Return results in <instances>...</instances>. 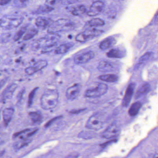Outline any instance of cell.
I'll return each instance as SVG.
<instances>
[{
  "label": "cell",
  "mask_w": 158,
  "mask_h": 158,
  "mask_svg": "<svg viewBox=\"0 0 158 158\" xmlns=\"http://www.w3.org/2000/svg\"><path fill=\"white\" fill-rule=\"evenodd\" d=\"M59 118H60V117L58 116V117H55V118H53V119H52L50 121H49L48 123H47L46 125H45V127H48L50 126L53 123V122H55L56 120H57V119H59Z\"/></svg>",
  "instance_id": "cell-35"
},
{
  "label": "cell",
  "mask_w": 158,
  "mask_h": 158,
  "mask_svg": "<svg viewBox=\"0 0 158 158\" xmlns=\"http://www.w3.org/2000/svg\"><path fill=\"white\" fill-rule=\"evenodd\" d=\"M23 20L24 19L23 17L11 18L10 19L9 23L5 27V28L7 30H10L16 28L22 24Z\"/></svg>",
  "instance_id": "cell-16"
},
{
  "label": "cell",
  "mask_w": 158,
  "mask_h": 158,
  "mask_svg": "<svg viewBox=\"0 0 158 158\" xmlns=\"http://www.w3.org/2000/svg\"><path fill=\"white\" fill-rule=\"evenodd\" d=\"M109 58L112 59H122L125 56L126 53L123 51L119 49H112L107 53Z\"/></svg>",
  "instance_id": "cell-17"
},
{
  "label": "cell",
  "mask_w": 158,
  "mask_h": 158,
  "mask_svg": "<svg viewBox=\"0 0 158 158\" xmlns=\"http://www.w3.org/2000/svg\"><path fill=\"white\" fill-rule=\"evenodd\" d=\"M18 88V85L15 83L10 84L5 88L2 94V100L3 102H5L11 98L16 89Z\"/></svg>",
  "instance_id": "cell-12"
},
{
  "label": "cell",
  "mask_w": 158,
  "mask_h": 158,
  "mask_svg": "<svg viewBox=\"0 0 158 158\" xmlns=\"http://www.w3.org/2000/svg\"><path fill=\"white\" fill-rule=\"evenodd\" d=\"M39 87H35L30 92L29 95H28V100H27V105L28 107H31L33 103L34 98L37 91L38 90Z\"/></svg>",
  "instance_id": "cell-31"
},
{
  "label": "cell",
  "mask_w": 158,
  "mask_h": 158,
  "mask_svg": "<svg viewBox=\"0 0 158 158\" xmlns=\"http://www.w3.org/2000/svg\"><path fill=\"white\" fill-rule=\"evenodd\" d=\"M4 21L3 19H0V27L3 26V24H4Z\"/></svg>",
  "instance_id": "cell-39"
},
{
  "label": "cell",
  "mask_w": 158,
  "mask_h": 158,
  "mask_svg": "<svg viewBox=\"0 0 158 158\" xmlns=\"http://www.w3.org/2000/svg\"><path fill=\"white\" fill-rule=\"evenodd\" d=\"M11 2L10 0H0V6H4L7 5Z\"/></svg>",
  "instance_id": "cell-37"
},
{
  "label": "cell",
  "mask_w": 158,
  "mask_h": 158,
  "mask_svg": "<svg viewBox=\"0 0 158 158\" xmlns=\"http://www.w3.org/2000/svg\"><path fill=\"white\" fill-rule=\"evenodd\" d=\"M151 52H148L145 53V54L141 56L140 59H139V60L138 62V64H141L147 62V61L150 58L152 55Z\"/></svg>",
  "instance_id": "cell-33"
},
{
  "label": "cell",
  "mask_w": 158,
  "mask_h": 158,
  "mask_svg": "<svg viewBox=\"0 0 158 158\" xmlns=\"http://www.w3.org/2000/svg\"><path fill=\"white\" fill-rule=\"evenodd\" d=\"M25 92V89H22L21 91L19 92V94H18V96H17V98H18V100L20 101L21 100V99L23 98V94H24Z\"/></svg>",
  "instance_id": "cell-36"
},
{
  "label": "cell",
  "mask_w": 158,
  "mask_h": 158,
  "mask_svg": "<svg viewBox=\"0 0 158 158\" xmlns=\"http://www.w3.org/2000/svg\"><path fill=\"white\" fill-rule=\"evenodd\" d=\"M38 32V30L36 28H32L28 30L27 32H26L25 34L23 37V40L26 41L30 40L33 38L35 36L37 35Z\"/></svg>",
  "instance_id": "cell-27"
},
{
  "label": "cell",
  "mask_w": 158,
  "mask_h": 158,
  "mask_svg": "<svg viewBox=\"0 0 158 158\" xmlns=\"http://www.w3.org/2000/svg\"><path fill=\"white\" fill-rule=\"evenodd\" d=\"M135 86V84L134 83H130L127 86V88L126 90L125 94L122 102V105L123 107H127L130 103L132 96L134 94Z\"/></svg>",
  "instance_id": "cell-10"
},
{
  "label": "cell",
  "mask_w": 158,
  "mask_h": 158,
  "mask_svg": "<svg viewBox=\"0 0 158 158\" xmlns=\"http://www.w3.org/2000/svg\"><path fill=\"white\" fill-rule=\"evenodd\" d=\"M116 43V40L113 37H109L101 42L99 48L102 50H105L112 48Z\"/></svg>",
  "instance_id": "cell-18"
},
{
  "label": "cell",
  "mask_w": 158,
  "mask_h": 158,
  "mask_svg": "<svg viewBox=\"0 0 158 158\" xmlns=\"http://www.w3.org/2000/svg\"><path fill=\"white\" fill-rule=\"evenodd\" d=\"M104 4L102 2L97 1L93 2L89 10L86 12L88 16H94L101 13L104 9Z\"/></svg>",
  "instance_id": "cell-8"
},
{
  "label": "cell",
  "mask_w": 158,
  "mask_h": 158,
  "mask_svg": "<svg viewBox=\"0 0 158 158\" xmlns=\"http://www.w3.org/2000/svg\"><path fill=\"white\" fill-rule=\"evenodd\" d=\"M59 94L57 89H47L40 99L41 107L45 110L54 109L59 103Z\"/></svg>",
  "instance_id": "cell-2"
},
{
  "label": "cell",
  "mask_w": 158,
  "mask_h": 158,
  "mask_svg": "<svg viewBox=\"0 0 158 158\" xmlns=\"http://www.w3.org/2000/svg\"><path fill=\"white\" fill-rule=\"evenodd\" d=\"M10 36L11 35L10 34V33H7V34L2 35L0 39L1 42H2V43H6V42H8Z\"/></svg>",
  "instance_id": "cell-34"
},
{
  "label": "cell",
  "mask_w": 158,
  "mask_h": 158,
  "mask_svg": "<svg viewBox=\"0 0 158 158\" xmlns=\"http://www.w3.org/2000/svg\"><path fill=\"white\" fill-rule=\"evenodd\" d=\"M104 124V119L102 115L99 114H95L91 115L87 122L86 127L91 130L100 129Z\"/></svg>",
  "instance_id": "cell-6"
},
{
  "label": "cell",
  "mask_w": 158,
  "mask_h": 158,
  "mask_svg": "<svg viewBox=\"0 0 158 158\" xmlns=\"http://www.w3.org/2000/svg\"><path fill=\"white\" fill-rule=\"evenodd\" d=\"M98 69L100 72L107 73L112 72L113 70L114 66L110 62L102 61L99 63Z\"/></svg>",
  "instance_id": "cell-19"
},
{
  "label": "cell",
  "mask_w": 158,
  "mask_h": 158,
  "mask_svg": "<svg viewBox=\"0 0 158 158\" xmlns=\"http://www.w3.org/2000/svg\"><path fill=\"white\" fill-rule=\"evenodd\" d=\"M151 90V87L148 83H145L141 85L137 90L135 95V98H139L145 95H147Z\"/></svg>",
  "instance_id": "cell-14"
},
{
  "label": "cell",
  "mask_w": 158,
  "mask_h": 158,
  "mask_svg": "<svg viewBox=\"0 0 158 158\" xmlns=\"http://www.w3.org/2000/svg\"><path fill=\"white\" fill-rule=\"evenodd\" d=\"M103 33L102 30L99 29H89L79 33L76 37L75 40L77 42L83 43L93 38L100 35Z\"/></svg>",
  "instance_id": "cell-5"
},
{
  "label": "cell",
  "mask_w": 158,
  "mask_h": 158,
  "mask_svg": "<svg viewBox=\"0 0 158 158\" xmlns=\"http://www.w3.org/2000/svg\"><path fill=\"white\" fill-rule=\"evenodd\" d=\"M81 86L78 84H76L67 89L66 91V97L68 100H73L78 97Z\"/></svg>",
  "instance_id": "cell-11"
},
{
  "label": "cell",
  "mask_w": 158,
  "mask_h": 158,
  "mask_svg": "<svg viewBox=\"0 0 158 158\" xmlns=\"http://www.w3.org/2000/svg\"><path fill=\"white\" fill-rule=\"evenodd\" d=\"M88 24L90 27H98L104 26L105 22L100 18H94L89 21Z\"/></svg>",
  "instance_id": "cell-26"
},
{
  "label": "cell",
  "mask_w": 158,
  "mask_h": 158,
  "mask_svg": "<svg viewBox=\"0 0 158 158\" xmlns=\"http://www.w3.org/2000/svg\"><path fill=\"white\" fill-rule=\"evenodd\" d=\"M28 2V1H15L13 2V5L16 8H23L26 7Z\"/></svg>",
  "instance_id": "cell-32"
},
{
  "label": "cell",
  "mask_w": 158,
  "mask_h": 158,
  "mask_svg": "<svg viewBox=\"0 0 158 158\" xmlns=\"http://www.w3.org/2000/svg\"><path fill=\"white\" fill-rule=\"evenodd\" d=\"M54 10L53 7L48 4H44L39 6L37 9L33 11V13L35 15H40L41 14L47 13L50 12Z\"/></svg>",
  "instance_id": "cell-21"
},
{
  "label": "cell",
  "mask_w": 158,
  "mask_h": 158,
  "mask_svg": "<svg viewBox=\"0 0 158 158\" xmlns=\"http://www.w3.org/2000/svg\"><path fill=\"white\" fill-rule=\"evenodd\" d=\"M119 128L115 124H112L109 126L102 134V136L105 139H111L117 135Z\"/></svg>",
  "instance_id": "cell-13"
},
{
  "label": "cell",
  "mask_w": 158,
  "mask_h": 158,
  "mask_svg": "<svg viewBox=\"0 0 158 158\" xmlns=\"http://www.w3.org/2000/svg\"><path fill=\"white\" fill-rule=\"evenodd\" d=\"M27 26L23 27H21L18 31H17L14 36V40L15 41H17L21 39V38L23 36L27 31Z\"/></svg>",
  "instance_id": "cell-29"
},
{
  "label": "cell",
  "mask_w": 158,
  "mask_h": 158,
  "mask_svg": "<svg viewBox=\"0 0 158 158\" xmlns=\"http://www.w3.org/2000/svg\"><path fill=\"white\" fill-rule=\"evenodd\" d=\"M142 104L140 102H136L132 104L128 110V114L130 116H135L137 114L141 108Z\"/></svg>",
  "instance_id": "cell-22"
},
{
  "label": "cell",
  "mask_w": 158,
  "mask_h": 158,
  "mask_svg": "<svg viewBox=\"0 0 158 158\" xmlns=\"http://www.w3.org/2000/svg\"><path fill=\"white\" fill-rule=\"evenodd\" d=\"M53 22L49 18L44 17H38L36 18L35 22V24L38 27L45 28L49 27Z\"/></svg>",
  "instance_id": "cell-15"
},
{
  "label": "cell",
  "mask_w": 158,
  "mask_h": 158,
  "mask_svg": "<svg viewBox=\"0 0 158 158\" xmlns=\"http://www.w3.org/2000/svg\"><path fill=\"white\" fill-rule=\"evenodd\" d=\"M71 12L73 15L77 16L85 13L86 12V9L83 5H80L77 6L76 8H74Z\"/></svg>",
  "instance_id": "cell-30"
},
{
  "label": "cell",
  "mask_w": 158,
  "mask_h": 158,
  "mask_svg": "<svg viewBox=\"0 0 158 158\" xmlns=\"http://www.w3.org/2000/svg\"><path fill=\"white\" fill-rule=\"evenodd\" d=\"M98 78L101 81L108 83H114L118 80V77L114 74H105L100 76Z\"/></svg>",
  "instance_id": "cell-24"
},
{
  "label": "cell",
  "mask_w": 158,
  "mask_h": 158,
  "mask_svg": "<svg viewBox=\"0 0 158 158\" xmlns=\"http://www.w3.org/2000/svg\"><path fill=\"white\" fill-rule=\"evenodd\" d=\"M7 80H8V78H4V79H2V80L0 81V88H1L3 85H5L6 82H7Z\"/></svg>",
  "instance_id": "cell-38"
},
{
  "label": "cell",
  "mask_w": 158,
  "mask_h": 158,
  "mask_svg": "<svg viewBox=\"0 0 158 158\" xmlns=\"http://www.w3.org/2000/svg\"><path fill=\"white\" fill-rule=\"evenodd\" d=\"M74 27L73 23L70 20L65 19H60L56 22H53L51 25L48 27L49 33L57 34L61 31H69Z\"/></svg>",
  "instance_id": "cell-3"
},
{
  "label": "cell",
  "mask_w": 158,
  "mask_h": 158,
  "mask_svg": "<svg viewBox=\"0 0 158 158\" xmlns=\"http://www.w3.org/2000/svg\"><path fill=\"white\" fill-rule=\"evenodd\" d=\"M60 39V36L58 34L48 33L43 37L35 40L32 45V47L35 50L41 49L42 52H48L56 46Z\"/></svg>",
  "instance_id": "cell-1"
},
{
  "label": "cell",
  "mask_w": 158,
  "mask_h": 158,
  "mask_svg": "<svg viewBox=\"0 0 158 158\" xmlns=\"http://www.w3.org/2000/svg\"><path fill=\"white\" fill-rule=\"evenodd\" d=\"M14 113V110L12 108H6L2 112V117H3L4 123L6 125H7L10 122Z\"/></svg>",
  "instance_id": "cell-20"
},
{
  "label": "cell",
  "mask_w": 158,
  "mask_h": 158,
  "mask_svg": "<svg viewBox=\"0 0 158 158\" xmlns=\"http://www.w3.org/2000/svg\"><path fill=\"white\" fill-rule=\"evenodd\" d=\"M153 158H158V153H156V154L154 155V157H153Z\"/></svg>",
  "instance_id": "cell-40"
},
{
  "label": "cell",
  "mask_w": 158,
  "mask_h": 158,
  "mask_svg": "<svg viewBox=\"0 0 158 158\" xmlns=\"http://www.w3.org/2000/svg\"><path fill=\"white\" fill-rule=\"evenodd\" d=\"M72 47H73V44H69H69H62L56 48L54 52L56 54H64V53L68 52V51Z\"/></svg>",
  "instance_id": "cell-23"
},
{
  "label": "cell",
  "mask_w": 158,
  "mask_h": 158,
  "mask_svg": "<svg viewBox=\"0 0 158 158\" xmlns=\"http://www.w3.org/2000/svg\"><path fill=\"white\" fill-rule=\"evenodd\" d=\"M94 57H95L94 52L92 51H89L85 53L77 55L74 59V62L76 64H84L92 60Z\"/></svg>",
  "instance_id": "cell-9"
},
{
  "label": "cell",
  "mask_w": 158,
  "mask_h": 158,
  "mask_svg": "<svg viewBox=\"0 0 158 158\" xmlns=\"http://www.w3.org/2000/svg\"><path fill=\"white\" fill-rule=\"evenodd\" d=\"M108 90L107 85L103 83H98L94 87L88 89L85 93V96L89 98H98L106 94Z\"/></svg>",
  "instance_id": "cell-4"
},
{
  "label": "cell",
  "mask_w": 158,
  "mask_h": 158,
  "mask_svg": "<svg viewBox=\"0 0 158 158\" xmlns=\"http://www.w3.org/2000/svg\"><path fill=\"white\" fill-rule=\"evenodd\" d=\"M29 115L34 123H39L42 121V115L38 112H31L29 113Z\"/></svg>",
  "instance_id": "cell-28"
},
{
  "label": "cell",
  "mask_w": 158,
  "mask_h": 158,
  "mask_svg": "<svg viewBox=\"0 0 158 158\" xmlns=\"http://www.w3.org/2000/svg\"><path fill=\"white\" fill-rule=\"evenodd\" d=\"M48 65L46 60H41L35 63L32 66H29L25 69V72L27 75H32L38 71L44 69Z\"/></svg>",
  "instance_id": "cell-7"
},
{
  "label": "cell",
  "mask_w": 158,
  "mask_h": 158,
  "mask_svg": "<svg viewBox=\"0 0 158 158\" xmlns=\"http://www.w3.org/2000/svg\"><path fill=\"white\" fill-rule=\"evenodd\" d=\"M32 141L31 138H22L20 139V140L15 142L14 147L16 149L22 148L23 147L28 145Z\"/></svg>",
  "instance_id": "cell-25"
}]
</instances>
